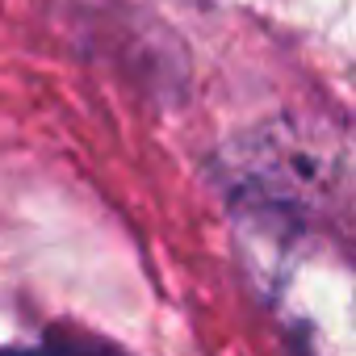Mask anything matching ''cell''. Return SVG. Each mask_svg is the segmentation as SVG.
Masks as SVG:
<instances>
[{"label": "cell", "instance_id": "1", "mask_svg": "<svg viewBox=\"0 0 356 356\" xmlns=\"http://www.w3.org/2000/svg\"><path fill=\"white\" fill-rule=\"evenodd\" d=\"M235 176L243 193L256 197L260 206L318 210L339 202L348 185V159L327 130L277 118L256 134H248V143L239 147Z\"/></svg>", "mask_w": 356, "mask_h": 356}, {"label": "cell", "instance_id": "2", "mask_svg": "<svg viewBox=\"0 0 356 356\" xmlns=\"http://www.w3.org/2000/svg\"><path fill=\"white\" fill-rule=\"evenodd\" d=\"M0 356H47V352H34V348H0Z\"/></svg>", "mask_w": 356, "mask_h": 356}]
</instances>
